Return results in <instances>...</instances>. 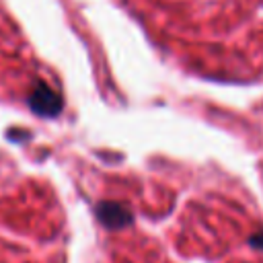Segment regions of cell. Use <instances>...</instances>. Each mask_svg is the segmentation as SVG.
<instances>
[{"mask_svg":"<svg viewBox=\"0 0 263 263\" xmlns=\"http://www.w3.org/2000/svg\"><path fill=\"white\" fill-rule=\"evenodd\" d=\"M97 216L101 218V222L107 228H125L134 222L132 212L121 205V203H113V201H103L97 208Z\"/></svg>","mask_w":263,"mask_h":263,"instance_id":"6da1fadb","label":"cell"},{"mask_svg":"<svg viewBox=\"0 0 263 263\" xmlns=\"http://www.w3.org/2000/svg\"><path fill=\"white\" fill-rule=\"evenodd\" d=\"M249 245H251L253 249L263 251V232H255V234L249 238Z\"/></svg>","mask_w":263,"mask_h":263,"instance_id":"7a4b0ae2","label":"cell"}]
</instances>
